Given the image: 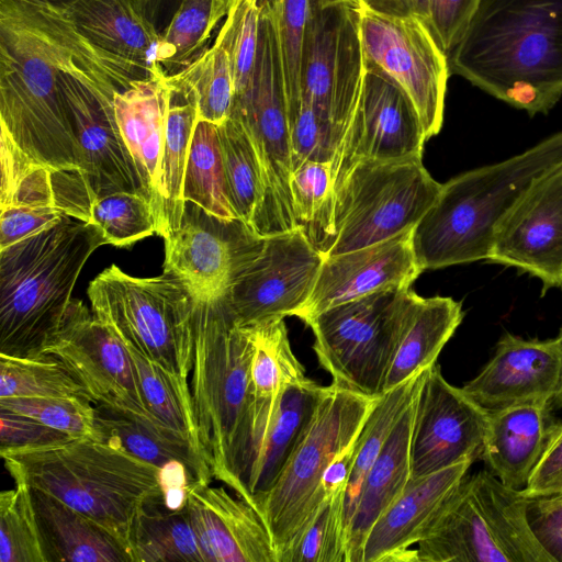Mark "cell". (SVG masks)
Listing matches in <instances>:
<instances>
[{
	"instance_id": "42",
	"label": "cell",
	"mask_w": 562,
	"mask_h": 562,
	"mask_svg": "<svg viewBox=\"0 0 562 562\" xmlns=\"http://www.w3.org/2000/svg\"><path fill=\"white\" fill-rule=\"evenodd\" d=\"M345 490L327 496L278 552L277 562H347Z\"/></svg>"
},
{
	"instance_id": "12",
	"label": "cell",
	"mask_w": 562,
	"mask_h": 562,
	"mask_svg": "<svg viewBox=\"0 0 562 562\" xmlns=\"http://www.w3.org/2000/svg\"><path fill=\"white\" fill-rule=\"evenodd\" d=\"M366 71L357 7L349 0L321 3L304 34L301 94L333 127L340 147L358 106Z\"/></svg>"
},
{
	"instance_id": "8",
	"label": "cell",
	"mask_w": 562,
	"mask_h": 562,
	"mask_svg": "<svg viewBox=\"0 0 562 562\" xmlns=\"http://www.w3.org/2000/svg\"><path fill=\"white\" fill-rule=\"evenodd\" d=\"M87 293L92 313L126 347L189 380L193 297L177 278H138L111 265L90 282Z\"/></svg>"
},
{
	"instance_id": "39",
	"label": "cell",
	"mask_w": 562,
	"mask_h": 562,
	"mask_svg": "<svg viewBox=\"0 0 562 562\" xmlns=\"http://www.w3.org/2000/svg\"><path fill=\"white\" fill-rule=\"evenodd\" d=\"M183 202H192L223 218L237 217L229 204L217 125L198 121L182 186Z\"/></svg>"
},
{
	"instance_id": "33",
	"label": "cell",
	"mask_w": 562,
	"mask_h": 562,
	"mask_svg": "<svg viewBox=\"0 0 562 562\" xmlns=\"http://www.w3.org/2000/svg\"><path fill=\"white\" fill-rule=\"evenodd\" d=\"M101 441L159 468L170 460L184 462L192 481L213 480L207 462L177 437L125 411L94 404Z\"/></svg>"
},
{
	"instance_id": "32",
	"label": "cell",
	"mask_w": 562,
	"mask_h": 562,
	"mask_svg": "<svg viewBox=\"0 0 562 562\" xmlns=\"http://www.w3.org/2000/svg\"><path fill=\"white\" fill-rule=\"evenodd\" d=\"M324 386L305 376L283 393L245 477L251 504L266 494L290 457L322 396Z\"/></svg>"
},
{
	"instance_id": "25",
	"label": "cell",
	"mask_w": 562,
	"mask_h": 562,
	"mask_svg": "<svg viewBox=\"0 0 562 562\" xmlns=\"http://www.w3.org/2000/svg\"><path fill=\"white\" fill-rule=\"evenodd\" d=\"M472 460L408 481L369 530L361 562H416L415 549L439 509L467 475Z\"/></svg>"
},
{
	"instance_id": "28",
	"label": "cell",
	"mask_w": 562,
	"mask_h": 562,
	"mask_svg": "<svg viewBox=\"0 0 562 562\" xmlns=\"http://www.w3.org/2000/svg\"><path fill=\"white\" fill-rule=\"evenodd\" d=\"M283 318L272 317L247 327L251 333L254 351L250 366L251 435L244 484L250 460L284 391L306 376L304 367L292 351Z\"/></svg>"
},
{
	"instance_id": "18",
	"label": "cell",
	"mask_w": 562,
	"mask_h": 562,
	"mask_svg": "<svg viewBox=\"0 0 562 562\" xmlns=\"http://www.w3.org/2000/svg\"><path fill=\"white\" fill-rule=\"evenodd\" d=\"M60 86L80 155L75 190L82 220L87 223L93 200L113 192H132L149 201L121 134L113 102L100 98L71 74L61 77Z\"/></svg>"
},
{
	"instance_id": "50",
	"label": "cell",
	"mask_w": 562,
	"mask_h": 562,
	"mask_svg": "<svg viewBox=\"0 0 562 562\" xmlns=\"http://www.w3.org/2000/svg\"><path fill=\"white\" fill-rule=\"evenodd\" d=\"M481 0H428L427 25L447 54L460 42Z\"/></svg>"
},
{
	"instance_id": "29",
	"label": "cell",
	"mask_w": 562,
	"mask_h": 562,
	"mask_svg": "<svg viewBox=\"0 0 562 562\" xmlns=\"http://www.w3.org/2000/svg\"><path fill=\"white\" fill-rule=\"evenodd\" d=\"M416 395L393 428L363 480L347 529V562H361L362 548L369 530L380 515L400 496L409 481L411 437Z\"/></svg>"
},
{
	"instance_id": "14",
	"label": "cell",
	"mask_w": 562,
	"mask_h": 562,
	"mask_svg": "<svg viewBox=\"0 0 562 562\" xmlns=\"http://www.w3.org/2000/svg\"><path fill=\"white\" fill-rule=\"evenodd\" d=\"M164 240L162 273L193 299H214L226 295L259 256L265 236L238 217H218L187 201L180 226Z\"/></svg>"
},
{
	"instance_id": "62",
	"label": "cell",
	"mask_w": 562,
	"mask_h": 562,
	"mask_svg": "<svg viewBox=\"0 0 562 562\" xmlns=\"http://www.w3.org/2000/svg\"><path fill=\"white\" fill-rule=\"evenodd\" d=\"M560 288H561V290H562V284H561V286H560Z\"/></svg>"
},
{
	"instance_id": "21",
	"label": "cell",
	"mask_w": 562,
	"mask_h": 562,
	"mask_svg": "<svg viewBox=\"0 0 562 562\" xmlns=\"http://www.w3.org/2000/svg\"><path fill=\"white\" fill-rule=\"evenodd\" d=\"M562 386V339H525L506 333L491 359L462 386L487 411L521 404L551 405Z\"/></svg>"
},
{
	"instance_id": "2",
	"label": "cell",
	"mask_w": 562,
	"mask_h": 562,
	"mask_svg": "<svg viewBox=\"0 0 562 562\" xmlns=\"http://www.w3.org/2000/svg\"><path fill=\"white\" fill-rule=\"evenodd\" d=\"M450 71L529 115L562 97V0H481Z\"/></svg>"
},
{
	"instance_id": "30",
	"label": "cell",
	"mask_w": 562,
	"mask_h": 562,
	"mask_svg": "<svg viewBox=\"0 0 562 562\" xmlns=\"http://www.w3.org/2000/svg\"><path fill=\"white\" fill-rule=\"evenodd\" d=\"M463 316L462 304L452 297H422L414 292L385 376L383 394L435 364Z\"/></svg>"
},
{
	"instance_id": "57",
	"label": "cell",
	"mask_w": 562,
	"mask_h": 562,
	"mask_svg": "<svg viewBox=\"0 0 562 562\" xmlns=\"http://www.w3.org/2000/svg\"><path fill=\"white\" fill-rule=\"evenodd\" d=\"M371 11L391 16H411L414 14L413 0H352Z\"/></svg>"
},
{
	"instance_id": "6",
	"label": "cell",
	"mask_w": 562,
	"mask_h": 562,
	"mask_svg": "<svg viewBox=\"0 0 562 562\" xmlns=\"http://www.w3.org/2000/svg\"><path fill=\"white\" fill-rule=\"evenodd\" d=\"M0 453L15 484L47 493L82 513L128 552L139 510L162 498L157 467L100 440L71 438Z\"/></svg>"
},
{
	"instance_id": "35",
	"label": "cell",
	"mask_w": 562,
	"mask_h": 562,
	"mask_svg": "<svg viewBox=\"0 0 562 562\" xmlns=\"http://www.w3.org/2000/svg\"><path fill=\"white\" fill-rule=\"evenodd\" d=\"M168 112L162 157V192L166 235L180 226L184 202L182 186L190 145L199 121L193 92L172 75H167Z\"/></svg>"
},
{
	"instance_id": "26",
	"label": "cell",
	"mask_w": 562,
	"mask_h": 562,
	"mask_svg": "<svg viewBox=\"0 0 562 562\" xmlns=\"http://www.w3.org/2000/svg\"><path fill=\"white\" fill-rule=\"evenodd\" d=\"M49 1L99 47L131 61L148 76L164 69L158 63L161 32L150 21L143 0Z\"/></svg>"
},
{
	"instance_id": "37",
	"label": "cell",
	"mask_w": 562,
	"mask_h": 562,
	"mask_svg": "<svg viewBox=\"0 0 562 562\" xmlns=\"http://www.w3.org/2000/svg\"><path fill=\"white\" fill-rule=\"evenodd\" d=\"M424 372L382 394L355 440V459L345 492L346 531L352 518L363 480L393 428L414 400Z\"/></svg>"
},
{
	"instance_id": "45",
	"label": "cell",
	"mask_w": 562,
	"mask_h": 562,
	"mask_svg": "<svg viewBox=\"0 0 562 562\" xmlns=\"http://www.w3.org/2000/svg\"><path fill=\"white\" fill-rule=\"evenodd\" d=\"M87 223L98 229L105 245L115 247H130L157 234L156 216L149 201L125 191L93 200Z\"/></svg>"
},
{
	"instance_id": "5",
	"label": "cell",
	"mask_w": 562,
	"mask_h": 562,
	"mask_svg": "<svg viewBox=\"0 0 562 562\" xmlns=\"http://www.w3.org/2000/svg\"><path fill=\"white\" fill-rule=\"evenodd\" d=\"M562 162V132L506 160L441 184L412 229L420 269L487 260L496 232L531 184Z\"/></svg>"
},
{
	"instance_id": "61",
	"label": "cell",
	"mask_w": 562,
	"mask_h": 562,
	"mask_svg": "<svg viewBox=\"0 0 562 562\" xmlns=\"http://www.w3.org/2000/svg\"><path fill=\"white\" fill-rule=\"evenodd\" d=\"M336 1H346V0H326L327 3L336 2Z\"/></svg>"
},
{
	"instance_id": "59",
	"label": "cell",
	"mask_w": 562,
	"mask_h": 562,
	"mask_svg": "<svg viewBox=\"0 0 562 562\" xmlns=\"http://www.w3.org/2000/svg\"><path fill=\"white\" fill-rule=\"evenodd\" d=\"M558 335H559V336L561 337V339H562V326H561V328H560V330H559V334H558ZM552 405H555L557 407H561V406H562V386H561V389H560V391H559V393H558L557 397L554 398V401H553Z\"/></svg>"
},
{
	"instance_id": "54",
	"label": "cell",
	"mask_w": 562,
	"mask_h": 562,
	"mask_svg": "<svg viewBox=\"0 0 562 562\" xmlns=\"http://www.w3.org/2000/svg\"><path fill=\"white\" fill-rule=\"evenodd\" d=\"M519 491L527 498L562 492V423H554L540 461L527 485Z\"/></svg>"
},
{
	"instance_id": "3",
	"label": "cell",
	"mask_w": 562,
	"mask_h": 562,
	"mask_svg": "<svg viewBox=\"0 0 562 562\" xmlns=\"http://www.w3.org/2000/svg\"><path fill=\"white\" fill-rule=\"evenodd\" d=\"M249 328L236 324L226 295L193 299L189 383L212 477L249 502L244 475L251 435Z\"/></svg>"
},
{
	"instance_id": "16",
	"label": "cell",
	"mask_w": 562,
	"mask_h": 562,
	"mask_svg": "<svg viewBox=\"0 0 562 562\" xmlns=\"http://www.w3.org/2000/svg\"><path fill=\"white\" fill-rule=\"evenodd\" d=\"M488 414L450 384L437 362L425 370L415 401L409 481L480 457Z\"/></svg>"
},
{
	"instance_id": "34",
	"label": "cell",
	"mask_w": 562,
	"mask_h": 562,
	"mask_svg": "<svg viewBox=\"0 0 562 562\" xmlns=\"http://www.w3.org/2000/svg\"><path fill=\"white\" fill-rule=\"evenodd\" d=\"M126 348L147 411L205 460L189 380L167 371L135 349Z\"/></svg>"
},
{
	"instance_id": "60",
	"label": "cell",
	"mask_w": 562,
	"mask_h": 562,
	"mask_svg": "<svg viewBox=\"0 0 562 562\" xmlns=\"http://www.w3.org/2000/svg\"><path fill=\"white\" fill-rule=\"evenodd\" d=\"M223 3H224V8L226 10V15L228 13V11L235 5L237 4L239 1L241 0H222Z\"/></svg>"
},
{
	"instance_id": "44",
	"label": "cell",
	"mask_w": 562,
	"mask_h": 562,
	"mask_svg": "<svg viewBox=\"0 0 562 562\" xmlns=\"http://www.w3.org/2000/svg\"><path fill=\"white\" fill-rule=\"evenodd\" d=\"M171 75L193 92L199 121L220 125L231 116L235 85L229 59L221 41L215 38L211 47Z\"/></svg>"
},
{
	"instance_id": "47",
	"label": "cell",
	"mask_w": 562,
	"mask_h": 562,
	"mask_svg": "<svg viewBox=\"0 0 562 562\" xmlns=\"http://www.w3.org/2000/svg\"><path fill=\"white\" fill-rule=\"evenodd\" d=\"M273 21L282 58L286 110L301 94V57L306 26L316 8L326 0H260Z\"/></svg>"
},
{
	"instance_id": "22",
	"label": "cell",
	"mask_w": 562,
	"mask_h": 562,
	"mask_svg": "<svg viewBox=\"0 0 562 562\" xmlns=\"http://www.w3.org/2000/svg\"><path fill=\"white\" fill-rule=\"evenodd\" d=\"M412 229L371 246L325 257L310 297L294 316L306 324L340 303L383 290L411 288L423 272L413 251Z\"/></svg>"
},
{
	"instance_id": "51",
	"label": "cell",
	"mask_w": 562,
	"mask_h": 562,
	"mask_svg": "<svg viewBox=\"0 0 562 562\" xmlns=\"http://www.w3.org/2000/svg\"><path fill=\"white\" fill-rule=\"evenodd\" d=\"M69 439L41 422L0 408V450L35 448Z\"/></svg>"
},
{
	"instance_id": "9",
	"label": "cell",
	"mask_w": 562,
	"mask_h": 562,
	"mask_svg": "<svg viewBox=\"0 0 562 562\" xmlns=\"http://www.w3.org/2000/svg\"><path fill=\"white\" fill-rule=\"evenodd\" d=\"M379 397L334 382L322 396L271 488L256 499L278 552L326 496L321 482L326 468L359 435Z\"/></svg>"
},
{
	"instance_id": "10",
	"label": "cell",
	"mask_w": 562,
	"mask_h": 562,
	"mask_svg": "<svg viewBox=\"0 0 562 562\" xmlns=\"http://www.w3.org/2000/svg\"><path fill=\"white\" fill-rule=\"evenodd\" d=\"M440 189L418 158L355 162L335 184V239L324 258L412 229Z\"/></svg>"
},
{
	"instance_id": "38",
	"label": "cell",
	"mask_w": 562,
	"mask_h": 562,
	"mask_svg": "<svg viewBox=\"0 0 562 562\" xmlns=\"http://www.w3.org/2000/svg\"><path fill=\"white\" fill-rule=\"evenodd\" d=\"M290 188L296 229L304 233L324 258L335 239L331 164L303 162L293 169Z\"/></svg>"
},
{
	"instance_id": "7",
	"label": "cell",
	"mask_w": 562,
	"mask_h": 562,
	"mask_svg": "<svg viewBox=\"0 0 562 562\" xmlns=\"http://www.w3.org/2000/svg\"><path fill=\"white\" fill-rule=\"evenodd\" d=\"M528 503L488 470L465 475L417 543L416 562H554L532 531Z\"/></svg>"
},
{
	"instance_id": "17",
	"label": "cell",
	"mask_w": 562,
	"mask_h": 562,
	"mask_svg": "<svg viewBox=\"0 0 562 562\" xmlns=\"http://www.w3.org/2000/svg\"><path fill=\"white\" fill-rule=\"evenodd\" d=\"M323 259L301 229L266 236L259 256L226 294L236 324L294 316L310 297Z\"/></svg>"
},
{
	"instance_id": "27",
	"label": "cell",
	"mask_w": 562,
	"mask_h": 562,
	"mask_svg": "<svg viewBox=\"0 0 562 562\" xmlns=\"http://www.w3.org/2000/svg\"><path fill=\"white\" fill-rule=\"evenodd\" d=\"M551 405L521 404L490 411L481 458L505 485L522 490L540 461L554 423Z\"/></svg>"
},
{
	"instance_id": "24",
	"label": "cell",
	"mask_w": 562,
	"mask_h": 562,
	"mask_svg": "<svg viewBox=\"0 0 562 562\" xmlns=\"http://www.w3.org/2000/svg\"><path fill=\"white\" fill-rule=\"evenodd\" d=\"M167 72L135 79L113 99L116 122L153 206L157 235H166L162 157L168 112Z\"/></svg>"
},
{
	"instance_id": "40",
	"label": "cell",
	"mask_w": 562,
	"mask_h": 562,
	"mask_svg": "<svg viewBox=\"0 0 562 562\" xmlns=\"http://www.w3.org/2000/svg\"><path fill=\"white\" fill-rule=\"evenodd\" d=\"M217 130L229 204L235 215L252 227L263 198L256 150L235 116L231 115Z\"/></svg>"
},
{
	"instance_id": "49",
	"label": "cell",
	"mask_w": 562,
	"mask_h": 562,
	"mask_svg": "<svg viewBox=\"0 0 562 562\" xmlns=\"http://www.w3.org/2000/svg\"><path fill=\"white\" fill-rule=\"evenodd\" d=\"M260 20V0H241L228 11L216 35L229 59L235 95L246 89L254 74L259 49Z\"/></svg>"
},
{
	"instance_id": "23",
	"label": "cell",
	"mask_w": 562,
	"mask_h": 562,
	"mask_svg": "<svg viewBox=\"0 0 562 562\" xmlns=\"http://www.w3.org/2000/svg\"><path fill=\"white\" fill-rule=\"evenodd\" d=\"M186 508L205 562H277L263 518L236 493L193 480Z\"/></svg>"
},
{
	"instance_id": "20",
	"label": "cell",
	"mask_w": 562,
	"mask_h": 562,
	"mask_svg": "<svg viewBox=\"0 0 562 562\" xmlns=\"http://www.w3.org/2000/svg\"><path fill=\"white\" fill-rule=\"evenodd\" d=\"M488 262L562 284V162L536 180L499 225Z\"/></svg>"
},
{
	"instance_id": "19",
	"label": "cell",
	"mask_w": 562,
	"mask_h": 562,
	"mask_svg": "<svg viewBox=\"0 0 562 562\" xmlns=\"http://www.w3.org/2000/svg\"><path fill=\"white\" fill-rule=\"evenodd\" d=\"M427 139L408 94L384 74L367 67L358 106L333 165L334 189L357 161L422 159Z\"/></svg>"
},
{
	"instance_id": "56",
	"label": "cell",
	"mask_w": 562,
	"mask_h": 562,
	"mask_svg": "<svg viewBox=\"0 0 562 562\" xmlns=\"http://www.w3.org/2000/svg\"><path fill=\"white\" fill-rule=\"evenodd\" d=\"M355 440L340 451L326 468L321 482V488L326 497L338 491H346L355 459Z\"/></svg>"
},
{
	"instance_id": "53",
	"label": "cell",
	"mask_w": 562,
	"mask_h": 562,
	"mask_svg": "<svg viewBox=\"0 0 562 562\" xmlns=\"http://www.w3.org/2000/svg\"><path fill=\"white\" fill-rule=\"evenodd\" d=\"M528 519L554 562H562V492L529 498Z\"/></svg>"
},
{
	"instance_id": "41",
	"label": "cell",
	"mask_w": 562,
	"mask_h": 562,
	"mask_svg": "<svg viewBox=\"0 0 562 562\" xmlns=\"http://www.w3.org/2000/svg\"><path fill=\"white\" fill-rule=\"evenodd\" d=\"M225 16L222 0H180L160 33L158 63L165 71L176 74L198 57Z\"/></svg>"
},
{
	"instance_id": "31",
	"label": "cell",
	"mask_w": 562,
	"mask_h": 562,
	"mask_svg": "<svg viewBox=\"0 0 562 562\" xmlns=\"http://www.w3.org/2000/svg\"><path fill=\"white\" fill-rule=\"evenodd\" d=\"M47 562H132L109 530L58 498L32 490Z\"/></svg>"
},
{
	"instance_id": "55",
	"label": "cell",
	"mask_w": 562,
	"mask_h": 562,
	"mask_svg": "<svg viewBox=\"0 0 562 562\" xmlns=\"http://www.w3.org/2000/svg\"><path fill=\"white\" fill-rule=\"evenodd\" d=\"M191 481L187 464L180 460H170L158 468V483L164 504L168 509L186 508Z\"/></svg>"
},
{
	"instance_id": "58",
	"label": "cell",
	"mask_w": 562,
	"mask_h": 562,
	"mask_svg": "<svg viewBox=\"0 0 562 562\" xmlns=\"http://www.w3.org/2000/svg\"><path fill=\"white\" fill-rule=\"evenodd\" d=\"M180 0H143L150 21L157 24L164 19L167 12H175Z\"/></svg>"
},
{
	"instance_id": "13",
	"label": "cell",
	"mask_w": 562,
	"mask_h": 562,
	"mask_svg": "<svg viewBox=\"0 0 562 562\" xmlns=\"http://www.w3.org/2000/svg\"><path fill=\"white\" fill-rule=\"evenodd\" d=\"M356 5L367 67L395 81L413 101L427 138L437 135L450 74L447 54L423 19L391 16Z\"/></svg>"
},
{
	"instance_id": "1",
	"label": "cell",
	"mask_w": 562,
	"mask_h": 562,
	"mask_svg": "<svg viewBox=\"0 0 562 562\" xmlns=\"http://www.w3.org/2000/svg\"><path fill=\"white\" fill-rule=\"evenodd\" d=\"M71 74L100 98L149 77L92 43L49 0H0V126L53 176L78 177L80 155L60 86Z\"/></svg>"
},
{
	"instance_id": "11",
	"label": "cell",
	"mask_w": 562,
	"mask_h": 562,
	"mask_svg": "<svg viewBox=\"0 0 562 562\" xmlns=\"http://www.w3.org/2000/svg\"><path fill=\"white\" fill-rule=\"evenodd\" d=\"M414 291L389 289L331 306L306 325L319 364L341 387L379 397Z\"/></svg>"
},
{
	"instance_id": "4",
	"label": "cell",
	"mask_w": 562,
	"mask_h": 562,
	"mask_svg": "<svg viewBox=\"0 0 562 562\" xmlns=\"http://www.w3.org/2000/svg\"><path fill=\"white\" fill-rule=\"evenodd\" d=\"M98 229L64 214L52 226L0 248V355L38 357L55 339Z\"/></svg>"
},
{
	"instance_id": "48",
	"label": "cell",
	"mask_w": 562,
	"mask_h": 562,
	"mask_svg": "<svg viewBox=\"0 0 562 562\" xmlns=\"http://www.w3.org/2000/svg\"><path fill=\"white\" fill-rule=\"evenodd\" d=\"M0 408L31 417L74 439L101 437L94 404L87 397H7Z\"/></svg>"
},
{
	"instance_id": "36",
	"label": "cell",
	"mask_w": 562,
	"mask_h": 562,
	"mask_svg": "<svg viewBox=\"0 0 562 562\" xmlns=\"http://www.w3.org/2000/svg\"><path fill=\"white\" fill-rule=\"evenodd\" d=\"M132 562H205L187 508L168 509L162 498L139 510L130 537Z\"/></svg>"
},
{
	"instance_id": "52",
	"label": "cell",
	"mask_w": 562,
	"mask_h": 562,
	"mask_svg": "<svg viewBox=\"0 0 562 562\" xmlns=\"http://www.w3.org/2000/svg\"><path fill=\"white\" fill-rule=\"evenodd\" d=\"M64 214L57 205L1 207L0 248L52 226Z\"/></svg>"
},
{
	"instance_id": "46",
	"label": "cell",
	"mask_w": 562,
	"mask_h": 562,
	"mask_svg": "<svg viewBox=\"0 0 562 562\" xmlns=\"http://www.w3.org/2000/svg\"><path fill=\"white\" fill-rule=\"evenodd\" d=\"M0 562H47L31 488L0 494Z\"/></svg>"
},
{
	"instance_id": "43",
	"label": "cell",
	"mask_w": 562,
	"mask_h": 562,
	"mask_svg": "<svg viewBox=\"0 0 562 562\" xmlns=\"http://www.w3.org/2000/svg\"><path fill=\"white\" fill-rule=\"evenodd\" d=\"M7 397L89 398L82 384L53 355L29 358L0 355V398Z\"/></svg>"
},
{
	"instance_id": "15",
	"label": "cell",
	"mask_w": 562,
	"mask_h": 562,
	"mask_svg": "<svg viewBox=\"0 0 562 562\" xmlns=\"http://www.w3.org/2000/svg\"><path fill=\"white\" fill-rule=\"evenodd\" d=\"M44 355L57 357L82 384L93 404L125 411L172 435L147 411L123 341L82 301L71 300Z\"/></svg>"
}]
</instances>
